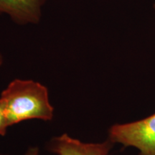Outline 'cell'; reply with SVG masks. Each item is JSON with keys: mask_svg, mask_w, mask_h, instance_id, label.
Masks as SVG:
<instances>
[{"mask_svg": "<svg viewBox=\"0 0 155 155\" xmlns=\"http://www.w3.org/2000/svg\"><path fill=\"white\" fill-rule=\"evenodd\" d=\"M0 98L10 127L31 119L49 121L54 117L47 87L37 81L15 79L2 92Z\"/></svg>", "mask_w": 155, "mask_h": 155, "instance_id": "1", "label": "cell"}, {"mask_svg": "<svg viewBox=\"0 0 155 155\" xmlns=\"http://www.w3.org/2000/svg\"><path fill=\"white\" fill-rule=\"evenodd\" d=\"M108 139L114 144L134 147L139 155H155V113L139 121L113 125Z\"/></svg>", "mask_w": 155, "mask_h": 155, "instance_id": "2", "label": "cell"}, {"mask_svg": "<svg viewBox=\"0 0 155 155\" xmlns=\"http://www.w3.org/2000/svg\"><path fill=\"white\" fill-rule=\"evenodd\" d=\"M113 146L109 139L101 143H86L63 134L50 139L48 148L55 155H109Z\"/></svg>", "mask_w": 155, "mask_h": 155, "instance_id": "3", "label": "cell"}, {"mask_svg": "<svg viewBox=\"0 0 155 155\" xmlns=\"http://www.w3.org/2000/svg\"><path fill=\"white\" fill-rule=\"evenodd\" d=\"M48 0H0V15H7L19 25H37Z\"/></svg>", "mask_w": 155, "mask_h": 155, "instance_id": "4", "label": "cell"}, {"mask_svg": "<svg viewBox=\"0 0 155 155\" xmlns=\"http://www.w3.org/2000/svg\"><path fill=\"white\" fill-rule=\"evenodd\" d=\"M9 127L10 126H9L7 115H6L4 103L0 98V136L2 137L5 136Z\"/></svg>", "mask_w": 155, "mask_h": 155, "instance_id": "5", "label": "cell"}, {"mask_svg": "<svg viewBox=\"0 0 155 155\" xmlns=\"http://www.w3.org/2000/svg\"><path fill=\"white\" fill-rule=\"evenodd\" d=\"M39 148L38 147H31L28 149L23 155H39Z\"/></svg>", "mask_w": 155, "mask_h": 155, "instance_id": "6", "label": "cell"}, {"mask_svg": "<svg viewBox=\"0 0 155 155\" xmlns=\"http://www.w3.org/2000/svg\"><path fill=\"white\" fill-rule=\"evenodd\" d=\"M3 61H4V58H3V55H2V54L1 53H0V66H1V65H2Z\"/></svg>", "mask_w": 155, "mask_h": 155, "instance_id": "7", "label": "cell"}, {"mask_svg": "<svg viewBox=\"0 0 155 155\" xmlns=\"http://www.w3.org/2000/svg\"><path fill=\"white\" fill-rule=\"evenodd\" d=\"M0 155H8V154H0Z\"/></svg>", "mask_w": 155, "mask_h": 155, "instance_id": "8", "label": "cell"}]
</instances>
